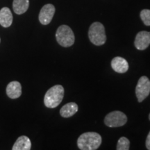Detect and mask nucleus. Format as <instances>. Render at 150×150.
Wrapping results in <instances>:
<instances>
[{"label":"nucleus","mask_w":150,"mask_h":150,"mask_svg":"<svg viewBox=\"0 0 150 150\" xmlns=\"http://www.w3.org/2000/svg\"><path fill=\"white\" fill-rule=\"evenodd\" d=\"M102 136L96 132H86L77 140L78 147L81 150H95L102 144Z\"/></svg>","instance_id":"1"},{"label":"nucleus","mask_w":150,"mask_h":150,"mask_svg":"<svg viewBox=\"0 0 150 150\" xmlns=\"http://www.w3.org/2000/svg\"><path fill=\"white\" fill-rule=\"evenodd\" d=\"M64 96V88L61 85L52 86L47 92L44 97V104L46 107L54 108L61 104Z\"/></svg>","instance_id":"2"},{"label":"nucleus","mask_w":150,"mask_h":150,"mask_svg":"<svg viewBox=\"0 0 150 150\" xmlns=\"http://www.w3.org/2000/svg\"><path fill=\"white\" fill-rule=\"evenodd\" d=\"M88 37L91 42L95 45L100 46L106 42V35L104 25L100 22H94L88 31Z\"/></svg>","instance_id":"3"},{"label":"nucleus","mask_w":150,"mask_h":150,"mask_svg":"<svg viewBox=\"0 0 150 150\" xmlns=\"http://www.w3.org/2000/svg\"><path fill=\"white\" fill-rule=\"evenodd\" d=\"M56 40L60 45L69 47L74 43V34L72 30L67 25H61L58 28L56 33Z\"/></svg>","instance_id":"4"},{"label":"nucleus","mask_w":150,"mask_h":150,"mask_svg":"<svg viewBox=\"0 0 150 150\" xmlns=\"http://www.w3.org/2000/svg\"><path fill=\"white\" fill-rule=\"evenodd\" d=\"M127 122V117L121 111L110 112L104 118V123L108 127H118L125 125Z\"/></svg>","instance_id":"5"},{"label":"nucleus","mask_w":150,"mask_h":150,"mask_svg":"<svg viewBox=\"0 0 150 150\" xmlns=\"http://www.w3.org/2000/svg\"><path fill=\"white\" fill-rule=\"evenodd\" d=\"M150 93V81L146 76H142L139 79L136 88V95L138 101L142 102L148 97Z\"/></svg>","instance_id":"6"},{"label":"nucleus","mask_w":150,"mask_h":150,"mask_svg":"<svg viewBox=\"0 0 150 150\" xmlns=\"http://www.w3.org/2000/svg\"><path fill=\"white\" fill-rule=\"evenodd\" d=\"M55 7L51 4L45 5L41 8L40 13H39V21L43 25H47L51 22L52 18L55 13Z\"/></svg>","instance_id":"7"},{"label":"nucleus","mask_w":150,"mask_h":150,"mask_svg":"<svg viewBox=\"0 0 150 150\" xmlns=\"http://www.w3.org/2000/svg\"><path fill=\"white\" fill-rule=\"evenodd\" d=\"M135 47L138 50H145L150 45V33L149 31H140L136 35L134 42Z\"/></svg>","instance_id":"8"},{"label":"nucleus","mask_w":150,"mask_h":150,"mask_svg":"<svg viewBox=\"0 0 150 150\" xmlns=\"http://www.w3.org/2000/svg\"><path fill=\"white\" fill-rule=\"evenodd\" d=\"M111 67L115 72L123 74L129 70V63L125 59L117 56L111 61Z\"/></svg>","instance_id":"9"},{"label":"nucleus","mask_w":150,"mask_h":150,"mask_svg":"<svg viewBox=\"0 0 150 150\" xmlns=\"http://www.w3.org/2000/svg\"><path fill=\"white\" fill-rule=\"evenodd\" d=\"M6 94L11 99L19 98L22 95V86L18 81H11L6 87Z\"/></svg>","instance_id":"10"},{"label":"nucleus","mask_w":150,"mask_h":150,"mask_svg":"<svg viewBox=\"0 0 150 150\" xmlns=\"http://www.w3.org/2000/svg\"><path fill=\"white\" fill-rule=\"evenodd\" d=\"M13 23V15L8 7H4L0 10V24L3 27H9Z\"/></svg>","instance_id":"11"},{"label":"nucleus","mask_w":150,"mask_h":150,"mask_svg":"<svg viewBox=\"0 0 150 150\" xmlns=\"http://www.w3.org/2000/svg\"><path fill=\"white\" fill-rule=\"evenodd\" d=\"M31 147V140L27 136H22L17 139L13 146V150H30Z\"/></svg>","instance_id":"12"},{"label":"nucleus","mask_w":150,"mask_h":150,"mask_svg":"<svg viewBox=\"0 0 150 150\" xmlns=\"http://www.w3.org/2000/svg\"><path fill=\"white\" fill-rule=\"evenodd\" d=\"M79 107L76 103L70 102L65 104L60 110V114L63 117H72L78 111Z\"/></svg>","instance_id":"13"},{"label":"nucleus","mask_w":150,"mask_h":150,"mask_svg":"<svg viewBox=\"0 0 150 150\" xmlns=\"http://www.w3.org/2000/svg\"><path fill=\"white\" fill-rule=\"evenodd\" d=\"M29 6V0H13V8L18 15L23 14L28 10Z\"/></svg>","instance_id":"14"},{"label":"nucleus","mask_w":150,"mask_h":150,"mask_svg":"<svg viewBox=\"0 0 150 150\" xmlns=\"http://www.w3.org/2000/svg\"><path fill=\"white\" fill-rule=\"evenodd\" d=\"M130 147V142L126 137H122L117 141V150H129Z\"/></svg>","instance_id":"15"},{"label":"nucleus","mask_w":150,"mask_h":150,"mask_svg":"<svg viewBox=\"0 0 150 150\" xmlns=\"http://www.w3.org/2000/svg\"><path fill=\"white\" fill-rule=\"evenodd\" d=\"M140 18L146 26H150V10L144 9L140 12Z\"/></svg>","instance_id":"16"},{"label":"nucleus","mask_w":150,"mask_h":150,"mask_svg":"<svg viewBox=\"0 0 150 150\" xmlns=\"http://www.w3.org/2000/svg\"><path fill=\"white\" fill-rule=\"evenodd\" d=\"M146 147L147 149L150 150V131L147 137V139H146Z\"/></svg>","instance_id":"17"},{"label":"nucleus","mask_w":150,"mask_h":150,"mask_svg":"<svg viewBox=\"0 0 150 150\" xmlns=\"http://www.w3.org/2000/svg\"><path fill=\"white\" fill-rule=\"evenodd\" d=\"M149 120H150V113H149Z\"/></svg>","instance_id":"18"},{"label":"nucleus","mask_w":150,"mask_h":150,"mask_svg":"<svg viewBox=\"0 0 150 150\" xmlns=\"http://www.w3.org/2000/svg\"><path fill=\"white\" fill-rule=\"evenodd\" d=\"M0 42H1V39H0Z\"/></svg>","instance_id":"19"}]
</instances>
